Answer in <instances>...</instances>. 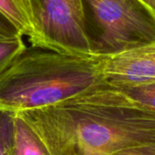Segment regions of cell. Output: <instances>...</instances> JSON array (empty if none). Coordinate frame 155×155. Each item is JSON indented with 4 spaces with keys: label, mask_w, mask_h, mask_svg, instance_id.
Here are the masks:
<instances>
[{
    "label": "cell",
    "mask_w": 155,
    "mask_h": 155,
    "mask_svg": "<svg viewBox=\"0 0 155 155\" xmlns=\"http://www.w3.org/2000/svg\"><path fill=\"white\" fill-rule=\"evenodd\" d=\"M40 136L51 155H155V113L92 104L75 99L16 113Z\"/></svg>",
    "instance_id": "6da1fadb"
},
{
    "label": "cell",
    "mask_w": 155,
    "mask_h": 155,
    "mask_svg": "<svg viewBox=\"0 0 155 155\" xmlns=\"http://www.w3.org/2000/svg\"><path fill=\"white\" fill-rule=\"evenodd\" d=\"M104 81L98 56L26 47L0 76V110L16 114L53 106Z\"/></svg>",
    "instance_id": "7a4b0ae2"
},
{
    "label": "cell",
    "mask_w": 155,
    "mask_h": 155,
    "mask_svg": "<svg viewBox=\"0 0 155 155\" xmlns=\"http://www.w3.org/2000/svg\"><path fill=\"white\" fill-rule=\"evenodd\" d=\"M92 55L155 45V13L141 0H81Z\"/></svg>",
    "instance_id": "3957f363"
},
{
    "label": "cell",
    "mask_w": 155,
    "mask_h": 155,
    "mask_svg": "<svg viewBox=\"0 0 155 155\" xmlns=\"http://www.w3.org/2000/svg\"><path fill=\"white\" fill-rule=\"evenodd\" d=\"M33 47L93 56L85 35L81 0H29Z\"/></svg>",
    "instance_id": "277c9868"
},
{
    "label": "cell",
    "mask_w": 155,
    "mask_h": 155,
    "mask_svg": "<svg viewBox=\"0 0 155 155\" xmlns=\"http://www.w3.org/2000/svg\"><path fill=\"white\" fill-rule=\"evenodd\" d=\"M74 99L85 104L129 107L155 113V81H104Z\"/></svg>",
    "instance_id": "5b68a950"
},
{
    "label": "cell",
    "mask_w": 155,
    "mask_h": 155,
    "mask_svg": "<svg viewBox=\"0 0 155 155\" xmlns=\"http://www.w3.org/2000/svg\"><path fill=\"white\" fill-rule=\"evenodd\" d=\"M98 58L106 82L155 81V45Z\"/></svg>",
    "instance_id": "8992f818"
},
{
    "label": "cell",
    "mask_w": 155,
    "mask_h": 155,
    "mask_svg": "<svg viewBox=\"0 0 155 155\" xmlns=\"http://www.w3.org/2000/svg\"><path fill=\"white\" fill-rule=\"evenodd\" d=\"M11 155H51L40 136L18 114L13 117Z\"/></svg>",
    "instance_id": "52a82bcc"
},
{
    "label": "cell",
    "mask_w": 155,
    "mask_h": 155,
    "mask_svg": "<svg viewBox=\"0 0 155 155\" xmlns=\"http://www.w3.org/2000/svg\"><path fill=\"white\" fill-rule=\"evenodd\" d=\"M0 10L18 27L23 35H32L29 0H0Z\"/></svg>",
    "instance_id": "ba28073f"
},
{
    "label": "cell",
    "mask_w": 155,
    "mask_h": 155,
    "mask_svg": "<svg viewBox=\"0 0 155 155\" xmlns=\"http://www.w3.org/2000/svg\"><path fill=\"white\" fill-rule=\"evenodd\" d=\"M26 49L23 36L0 40V76Z\"/></svg>",
    "instance_id": "9c48e42d"
},
{
    "label": "cell",
    "mask_w": 155,
    "mask_h": 155,
    "mask_svg": "<svg viewBox=\"0 0 155 155\" xmlns=\"http://www.w3.org/2000/svg\"><path fill=\"white\" fill-rule=\"evenodd\" d=\"M14 114L0 110V155H11Z\"/></svg>",
    "instance_id": "30bf717a"
},
{
    "label": "cell",
    "mask_w": 155,
    "mask_h": 155,
    "mask_svg": "<svg viewBox=\"0 0 155 155\" xmlns=\"http://www.w3.org/2000/svg\"><path fill=\"white\" fill-rule=\"evenodd\" d=\"M24 36L18 27L0 10V40Z\"/></svg>",
    "instance_id": "8fae6325"
},
{
    "label": "cell",
    "mask_w": 155,
    "mask_h": 155,
    "mask_svg": "<svg viewBox=\"0 0 155 155\" xmlns=\"http://www.w3.org/2000/svg\"><path fill=\"white\" fill-rule=\"evenodd\" d=\"M143 4H145L148 7H150L155 13V0H141Z\"/></svg>",
    "instance_id": "7c38bea8"
},
{
    "label": "cell",
    "mask_w": 155,
    "mask_h": 155,
    "mask_svg": "<svg viewBox=\"0 0 155 155\" xmlns=\"http://www.w3.org/2000/svg\"><path fill=\"white\" fill-rule=\"evenodd\" d=\"M120 155H151L144 153H139V152H132V153H123Z\"/></svg>",
    "instance_id": "4fadbf2b"
},
{
    "label": "cell",
    "mask_w": 155,
    "mask_h": 155,
    "mask_svg": "<svg viewBox=\"0 0 155 155\" xmlns=\"http://www.w3.org/2000/svg\"><path fill=\"white\" fill-rule=\"evenodd\" d=\"M86 155H100V154H86Z\"/></svg>",
    "instance_id": "5bb4252c"
}]
</instances>
